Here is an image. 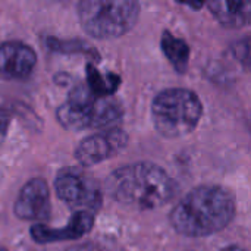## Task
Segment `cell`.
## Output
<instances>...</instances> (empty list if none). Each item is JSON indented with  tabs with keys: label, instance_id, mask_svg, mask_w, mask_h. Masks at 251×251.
Listing matches in <instances>:
<instances>
[{
	"label": "cell",
	"instance_id": "1",
	"mask_svg": "<svg viewBox=\"0 0 251 251\" xmlns=\"http://www.w3.org/2000/svg\"><path fill=\"white\" fill-rule=\"evenodd\" d=\"M237 213L235 197L222 185H199L172 209L169 222L175 232L188 238H204L222 232Z\"/></svg>",
	"mask_w": 251,
	"mask_h": 251
},
{
	"label": "cell",
	"instance_id": "4",
	"mask_svg": "<svg viewBox=\"0 0 251 251\" xmlns=\"http://www.w3.org/2000/svg\"><path fill=\"white\" fill-rule=\"evenodd\" d=\"M82 29L97 40H115L138 22L141 4L135 0H82L76 3Z\"/></svg>",
	"mask_w": 251,
	"mask_h": 251
},
{
	"label": "cell",
	"instance_id": "19",
	"mask_svg": "<svg viewBox=\"0 0 251 251\" xmlns=\"http://www.w3.org/2000/svg\"><path fill=\"white\" fill-rule=\"evenodd\" d=\"M0 251H9V250H7V249H4L3 246H0Z\"/></svg>",
	"mask_w": 251,
	"mask_h": 251
},
{
	"label": "cell",
	"instance_id": "17",
	"mask_svg": "<svg viewBox=\"0 0 251 251\" xmlns=\"http://www.w3.org/2000/svg\"><path fill=\"white\" fill-rule=\"evenodd\" d=\"M221 251H246L243 247H240V246H229V247H225V249H222Z\"/></svg>",
	"mask_w": 251,
	"mask_h": 251
},
{
	"label": "cell",
	"instance_id": "14",
	"mask_svg": "<svg viewBox=\"0 0 251 251\" xmlns=\"http://www.w3.org/2000/svg\"><path fill=\"white\" fill-rule=\"evenodd\" d=\"M47 47L51 51H59V53H78V54H85L90 57H94V60H100V53L88 43L82 40H59V38H49L47 40Z\"/></svg>",
	"mask_w": 251,
	"mask_h": 251
},
{
	"label": "cell",
	"instance_id": "2",
	"mask_svg": "<svg viewBox=\"0 0 251 251\" xmlns=\"http://www.w3.org/2000/svg\"><path fill=\"white\" fill-rule=\"evenodd\" d=\"M104 188L116 203L135 210L163 207L178 193L175 179L151 162H137L115 169L106 178Z\"/></svg>",
	"mask_w": 251,
	"mask_h": 251
},
{
	"label": "cell",
	"instance_id": "13",
	"mask_svg": "<svg viewBox=\"0 0 251 251\" xmlns=\"http://www.w3.org/2000/svg\"><path fill=\"white\" fill-rule=\"evenodd\" d=\"M87 75V88L99 99H106L115 94L121 85V76L113 72L101 74L93 63H87L85 66Z\"/></svg>",
	"mask_w": 251,
	"mask_h": 251
},
{
	"label": "cell",
	"instance_id": "15",
	"mask_svg": "<svg viewBox=\"0 0 251 251\" xmlns=\"http://www.w3.org/2000/svg\"><path fill=\"white\" fill-rule=\"evenodd\" d=\"M10 122H12V115L9 113V110L0 107V147L3 146V143L7 137Z\"/></svg>",
	"mask_w": 251,
	"mask_h": 251
},
{
	"label": "cell",
	"instance_id": "8",
	"mask_svg": "<svg viewBox=\"0 0 251 251\" xmlns=\"http://www.w3.org/2000/svg\"><path fill=\"white\" fill-rule=\"evenodd\" d=\"M13 213L21 221L37 224L50 218V187L44 178L35 176L24 184L13 203Z\"/></svg>",
	"mask_w": 251,
	"mask_h": 251
},
{
	"label": "cell",
	"instance_id": "10",
	"mask_svg": "<svg viewBox=\"0 0 251 251\" xmlns=\"http://www.w3.org/2000/svg\"><path fill=\"white\" fill-rule=\"evenodd\" d=\"M37 65L35 50L22 41L0 44V76L4 79H25Z\"/></svg>",
	"mask_w": 251,
	"mask_h": 251
},
{
	"label": "cell",
	"instance_id": "16",
	"mask_svg": "<svg viewBox=\"0 0 251 251\" xmlns=\"http://www.w3.org/2000/svg\"><path fill=\"white\" fill-rule=\"evenodd\" d=\"M66 251H101V249H99L93 243H85V244H78V246L69 247Z\"/></svg>",
	"mask_w": 251,
	"mask_h": 251
},
{
	"label": "cell",
	"instance_id": "18",
	"mask_svg": "<svg viewBox=\"0 0 251 251\" xmlns=\"http://www.w3.org/2000/svg\"><path fill=\"white\" fill-rule=\"evenodd\" d=\"M184 6H187V7H190V9H200V7L204 6V3H185Z\"/></svg>",
	"mask_w": 251,
	"mask_h": 251
},
{
	"label": "cell",
	"instance_id": "12",
	"mask_svg": "<svg viewBox=\"0 0 251 251\" xmlns=\"http://www.w3.org/2000/svg\"><path fill=\"white\" fill-rule=\"evenodd\" d=\"M160 47L168 62L175 68L178 74H185L190 63L191 49L184 38L174 35L171 31H163L160 38Z\"/></svg>",
	"mask_w": 251,
	"mask_h": 251
},
{
	"label": "cell",
	"instance_id": "6",
	"mask_svg": "<svg viewBox=\"0 0 251 251\" xmlns=\"http://www.w3.org/2000/svg\"><path fill=\"white\" fill-rule=\"evenodd\" d=\"M54 193L60 201L72 209L99 212L103 206V194L99 185L76 171H62L54 179Z\"/></svg>",
	"mask_w": 251,
	"mask_h": 251
},
{
	"label": "cell",
	"instance_id": "9",
	"mask_svg": "<svg viewBox=\"0 0 251 251\" xmlns=\"http://www.w3.org/2000/svg\"><path fill=\"white\" fill-rule=\"evenodd\" d=\"M94 228V213L87 210H76L63 228H50L44 224H34L29 234L37 244H51L60 241L79 240Z\"/></svg>",
	"mask_w": 251,
	"mask_h": 251
},
{
	"label": "cell",
	"instance_id": "3",
	"mask_svg": "<svg viewBox=\"0 0 251 251\" xmlns=\"http://www.w3.org/2000/svg\"><path fill=\"white\" fill-rule=\"evenodd\" d=\"M203 116V103L197 93L182 87H172L157 93L151 101V122L154 129L168 140L190 135Z\"/></svg>",
	"mask_w": 251,
	"mask_h": 251
},
{
	"label": "cell",
	"instance_id": "5",
	"mask_svg": "<svg viewBox=\"0 0 251 251\" xmlns=\"http://www.w3.org/2000/svg\"><path fill=\"white\" fill-rule=\"evenodd\" d=\"M124 116L122 106L110 99H99L87 85L75 87L68 100L56 110L57 122L69 131L101 129L119 122Z\"/></svg>",
	"mask_w": 251,
	"mask_h": 251
},
{
	"label": "cell",
	"instance_id": "7",
	"mask_svg": "<svg viewBox=\"0 0 251 251\" xmlns=\"http://www.w3.org/2000/svg\"><path fill=\"white\" fill-rule=\"evenodd\" d=\"M128 143L129 135L125 129L109 128L81 140L75 147L74 156L79 165L90 168L118 156L122 150L126 149Z\"/></svg>",
	"mask_w": 251,
	"mask_h": 251
},
{
	"label": "cell",
	"instance_id": "11",
	"mask_svg": "<svg viewBox=\"0 0 251 251\" xmlns=\"http://www.w3.org/2000/svg\"><path fill=\"white\" fill-rule=\"evenodd\" d=\"M213 18L228 29H240L249 25L251 4L249 1H224L215 0L206 3Z\"/></svg>",
	"mask_w": 251,
	"mask_h": 251
}]
</instances>
